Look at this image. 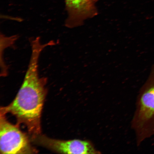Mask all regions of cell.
Instances as JSON below:
<instances>
[{
    "mask_svg": "<svg viewBox=\"0 0 154 154\" xmlns=\"http://www.w3.org/2000/svg\"><path fill=\"white\" fill-rule=\"evenodd\" d=\"M30 41L32 54L22 85L14 100L1 109V112L14 115L18 122L26 125L35 138L41 132L40 118L45 95L46 80L38 76V60L44 48L52 44L51 41L42 43L39 37L32 38Z\"/></svg>",
    "mask_w": 154,
    "mask_h": 154,
    "instance_id": "cell-1",
    "label": "cell"
},
{
    "mask_svg": "<svg viewBox=\"0 0 154 154\" xmlns=\"http://www.w3.org/2000/svg\"><path fill=\"white\" fill-rule=\"evenodd\" d=\"M132 124L138 146L154 136V64L138 94Z\"/></svg>",
    "mask_w": 154,
    "mask_h": 154,
    "instance_id": "cell-2",
    "label": "cell"
},
{
    "mask_svg": "<svg viewBox=\"0 0 154 154\" xmlns=\"http://www.w3.org/2000/svg\"><path fill=\"white\" fill-rule=\"evenodd\" d=\"M5 113L1 112L0 151L3 154L32 153L34 152L29 141L16 126L8 122Z\"/></svg>",
    "mask_w": 154,
    "mask_h": 154,
    "instance_id": "cell-3",
    "label": "cell"
},
{
    "mask_svg": "<svg viewBox=\"0 0 154 154\" xmlns=\"http://www.w3.org/2000/svg\"><path fill=\"white\" fill-rule=\"evenodd\" d=\"M67 17L65 26L73 28L83 25L85 21L98 14L96 4L90 0H65Z\"/></svg>",
    "mask_w": 154,
    "mask_h": 154,
    "instance_id": "cell-4",
    "label": "cell"
},
{
    "mask_svg": "<svg viewBox=\"0 0 154 154\" xmlns=\"http://www.w3.org/2000/svg\"><path fill=\"white\" fill-rule=\"evenodd\" d=\"M38 143L57 152L64 154H99L91 142L88 140H61L51 139L43 136L35 138Z\"/></svg>",
    "mask_w": 154,
    "mask_h": 154,
    "instance_id": "cell-5",
    "label": "cell"
},
{
    "mask_svg": "<svg viewBox=\"0 0 154 154\" xmlns=\"http://www.w3.org/2000/svg\"><path fill=\"white\" fill-rule=\"evenodd\" d=\"M90 1L96 4L97 1V0H90Z\"/></svg>",
    "mask_w": 154,
    "mask_h": 154,
    "instance_id": "cell-6",
    "label": "cell"
}]
</instances>
